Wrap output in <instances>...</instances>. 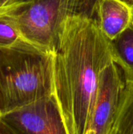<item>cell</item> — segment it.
I'll return each instance as SVG.
<instances>
[{"instance_id": "obj_10", "label": "cell", "mask_w": 133, "mask_h": 134, "mask_svg": "<svg viewBox=\"0 0 133 134\" xmlns=\"http://www.w3.org/2000/svg\"><path fill=\"white\" fill-rule=\"evenodd\" d=\"M99 1L100 0H79L76 14L96 20Z\"/></svg>"}, {"instance_id": "obj_11", "label": "cell", "mask_w": 133, "mask_h": 134, "mask_svg": "<svg viewBox=\"0 0 133 134\" xmlns=\"http://www.w3.org/2000/svg\"><path fill=\"white\" fill-rule=\"evenodd\" d=\"M0 134H16L0 116Z\"/></svg>"}, {"instance_id": "obj_1", "label": "cell", "mask_w": 133, "mask_h": 134, "mask_svg": "<svg viewBox=\"0 0 133 134\" xmlns=\"http://www.w3.org/2000/svg\"><path fill=\"white\" fill-rule=\"evenodd\" d=\"M112 61L110 40L95 19H67L54 52V95L67 134H86L101 73Z\"/></svg>"}, {"instance_id": "obj_14", "label": "cell", "mask_w": 133, "mask_h": 134, "mask_svg": "<svg viewBox=\"0 0 133 134\" xmlns=\"http://www.w3.org/2000/svg\"><path fill=\"white\" fill-rule=\"evenodd\" d=\"M13 1H15V0H10V2H9V3H10V2H13Z\"/></svg>"}, {"instance_id": "obj_7", "label": "cell", "mask_w": 133, "mask_h": 134, "mask_svg": "<svg viewBox=\"0 0 133 134\" xmlns=\"http://www.w3.org/2000/svg\"><path fill=\"white\" fill-rule=\"evenodd\" d=\"M110 42L113 61L121 69L125 81L133 82V24Z\"/></svg>"}, {"instance_id": "obj_8", "label": "cell", "mask_w": 133, "mask_h": 134, "mask_svg": "<svg viewBox=\"0 0 133 134\" xmlns=\"http://www.w3.org/2000/svg\"><path fill=\"white\" fill-rule=\"evenodd\" d=\"M133 130V82H125L120 111L109 134H132Z\"/></svg>"}, {"instance_id": "obj_2", "label": "cell", "mask_w": 133, "mask_h": 134, "mask_svg": "<svg viewBox=\"0 0 133 134\" xmlns=\"http://www.w3.org/2000/svg\"><path fill=\"white\" fill-rule=\"evenodd\" d=\"M54 93V53L24 39L0 47V115Z\"/></svg>"}, {"instance_id": "obj_15", "label": "cell", "mask_w": 133, "mask_h": 134, "mask_svg": "<svg viewBox=\"0 0 133 134\" xmlns=\"http://www.w3.org/2000/svg\"><path fill=\"white\" fill-rule=\"evenodd\" d=\"M132 134H133V130H132Z\"/></svg>"}, {"instance_id": "obj_12", "label": "cell", "mask_w": 133, "mask_h": 134, "mask_svg": "<svg viewBox=\"0 0 133 134\" xmlns=\"http://www.w3.org/2000/svg\"><path fill=\"white\" fill-rule=\"evenodd\" d=\"M9 2H10V0H0V7H2V6L7 5Z\"/></svg>"}, {"instance_id": "obj_13", "label": "cell", "mask_w": 133, "mask_h": 134, "mask_svg": "<svg viewBox=\"0 0 133 134\" xmlns=\"http://www.w3.org/2000/svg\"><path fill=\"white\" fill-rule=\"evenodd\" d=\"M124 1L127 2L128 3H129V4H131L132 5H133V0H124Z\"/></svg>"}, {"instance_id": "obj_17", "label": "cell", "mask_w": 133, "mask_h": 134, "mask_svg": "<svg viewBox=\"0 0 133 134\" xmlns=\"http://www.w3.org/2000/svg\"><path fill=\"white\" fill-rule=\"evenodd\" d=\"M132 6H133V5H132Z\"/></svg>"}, {"instance_id": "obj_9", "label": "cell", "mask_w": 133, "mask_h": 134, "mask_svg": "<svg viewBox=\"0 0 133 134\" xmlns=\"http://www.w3.org/2000/svg\"><path fill=\"white\" fill-rule=\"evenodd\" d=\"M23 39L15 20L0 8V47L9 46Z\"/></svg>"}, {"instance_id": "obj_5", "label": "cell", "mask_w": 133, "mask_h": 134, "mask_svg": "<svg viewBox=\"0 0 133 134\" xmlns=\"http://www.w3.org/2000/svg\"><path fill=\"white\" fill-rule=\"evenodd\" d=\"M0 116L16 134H67L55 95Z\"/></svg>"}, {"instance_id": "obj_3", "label": "cell", "mask_w": 133, "mask_h": 134, "mask_svg": "<svg viewBox=\"0 0 133 134\" xmlns=\"http://www.w3.org/2000/svg\"><path fill=\"white\" fill-rule=\"evenodd\" d=\"M79 0H15L2 6L25 41L54 53L67 19L77 13Z\"/></svg>"}, {"instance_id": "obj_16", "label": "cell", "mask_w": 133, "mask_h": 134, "mask_svg": "<svg viewBox=\"0 0 133 134\" xmlns=\"http://www.w3.org/2000/svg\"><path fill=\"white\" fill-rule=\"evenodd\" d=\"M0 8H1V7H0Z\"/></svg>"}, {"instance_id": "obj_6", "label": "cell", "mask_w": 133, "mask_h": 134, "mask_svg": "<svg viewBox=\"0 0 133 134\" xmlns=\"http://www.w3.org/2000/svg\"><path fill=\"white\" fill-rule=\"evenodd\" d=\"M96 20L103 34L114 40L133 24V6L124 0H100Z\"/></svg>"}, {"instance_id": "obj_4", "label": "cell", "mask_w": 133, "mask_h": 134, "mask_svg": "<svg viewBox=\"0 0 133 134\" xmlns=\"http://www.w3.org/2000/svg\"><path fill=\"white\" fill-rule=\"evenodd\" d=\"M125 81L118 66L111 62L102 71L86 134H109L118 116Z\"/></svg>"}]
</instances>
